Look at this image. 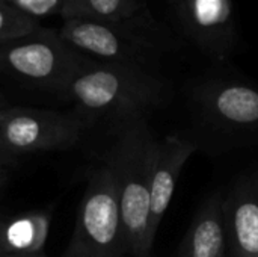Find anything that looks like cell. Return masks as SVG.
<instances>
[{
	"label": "cell",
	"instance_id": "cell-16",
	"mask_svg": "<svg viewBox=\"0 0 258 257\" xmlns=\"http://www.w3.org/2000/svg\"><path fill=\"white\" fill-rule=\"evenodd\" d=\"M14 159H15V158H14V156H11V155H9V153L2 147V144H0V164L8 167V165H11V164L14 162Z\"/></svg>",
	"mask_w": 258,
	"mask_h": 257
},
{
	"label": "cell",
	"instance_id": "cell-7",
	"mask_svg": "<svg viewBox=\"0 0 258 257\" xmlns=\"http://www.w3.org/2000/svg\"><path fill=\"white\" fill-rule=\"evenodd\" d=\"M186 33L209 55L224 59L234 44L231 0H177Z\"/></svg>",
	"mask_w": 258,
	"mask_h": 257
},
{
	"label": "cell",
	"instance_id": "cell-10",
	"mask_svg": "<svg viewBox=\"0 0 258 257\" xmlns=\"http://www.w3.org/2000/svg\"><path fill=\"white\" fill-rule=\"evenodd\" d=\"M50 223L48 211L0 214V257H50L45 251Z\"/></svg>",
	"mask_w": 258,
	"mask_h": 257
},
{
	"label": "cell",
	"instance_id": "cell-12",
	"mask_svg": "<svg viewBox=\"0 0 258 257\" xmlns=\"http://www.w3.org/2000/svg\"><path fill=\"white\" fill-rule=\"evenodd\" d=\"M227 230L218 197L207 201L186 232L175 257H224Z\"/></svg>",
	"mask_w": 258,
	"mask_h": 257
},
{
	"label": "cell",
	"instance_id": "cell-14",
	"mask_svg": "<svg viewBox=\"0 0 258 257\" xmlns=\"http://www.w3.org/2000/svg\"><path fill=\"white\" fill-rule=\"evenodd\" d=\"M41 26L14 6L0 0V47Z\"/></svg>",
	"mask_w": 258,
	"mask_h": 257
},
{
	"label": "cell",
	"instance_id": "cell-9",
	"mask_svg": "<svg viewBox=\"0 0 258 257\" xmlns=\"http://www.w3.org/2000/svg\"><path fill=\"white\" fill-rule=\"evenodd\" d=\"M201 105L222 129L258 126V91L245 85H218L201 92Z\"/></svg>",
	"mask_w": 258,
	"mask_h": 257
},
{
	"label": "cell",
	"instance_id": "cell-8",
	"mask_svg": "<svg viewBox=\"0 0 258 257\" xmlns=\"http://www.w3.org/2000/svg\"><path fill=\"white\" fill-rule=\"evenodd\" d=\"M195 148L197 147L192 141L180 135H169L156 142L148 224V245L151 250L160 221L172 200L178 176Z\"/></svg>",
	"mask_w": 258,
	"mask_h": 257
},
{
	"label": "cell",
	"instance_id": "cell-3",
	"mask_svg": "<svg viewBox=\"0 0 258 257\" xmlns=\"http://www.w3.org/2000/svg\"><path fill=\"white\" fill-rule=\"evenodd\" d=\"M95 59L73 47L59 29L38 26L0 47V73L24 88L62 97Z\"/></svg>",
	"mask_w": 258,
	"mask_h": 257
},
{
	"label": "cell",
	"instance_id": "cell-6",
	"mask_svg": "<svg viewBox=\"0 0 258 257\" xmlns=\"http://www.w3.org/2000/svg\"><path fill=\"white\" fill-rule=\"evenodd\" d=\"M86 124L76 114L53 109L0 108V144L14 158L74 147Z\"/></svg>",
	"mask_w": 258,
	"mask_h": 257
},
{
	"label": "cell",
	"instance_id": "cell-5",
	"mask_svg": "<svg viewBox=\"0 0 258 257\" xmlns=\"http://www.w3.org/2000/svg\"><path fill=\"white\" fill-rule=\"evenodd\" d=\"M150 24L151 18L119 23L74 18L63 20L59 32L73 47L98 62L148 70L157 53Z\"/></svg>",
	"mask_w": 258,
	"mask_h": 257
},
{
	"label": "cell",
	"instance_id": "cell-4",
	"mask_svg": "<svg viewBox=\"0 0 258 257\" xmlns=\"http://www.w3.org/2000/svg\"><path fill=\"white\" fill-rule=\"evenodd\" d=\"M127 256L112 170L103 162L89 176L79 204L73 236L62 257Z\"/></svg>",
	"mask_w": 258,
	"mask_h": 257
},
{
	"label": "cell",
	"instance_id": "cell-2",
	"mask_svg": "<svg viewBox=\"0 0 258 257\" xmlns=\"http://www.w3.org/2000/svg\"><path fill=\"white\" fill-rule=\"evenodd\" d=\"M156 142L145 117H138L119 124L104 158L116 182L125 248L132 257H151L148 224Z\"/></svg>",
	"mask_w": 258,
	"mask_h": 257
},
{
	"label": "cell",
	"instance_id": "cell-1",
	"mask_svg": "<svg viewBox=\"0 0 258 257\" xmlns=\"http://www.w3.org/2000/svg\"><path fill=\"white\" fill-rule=\"evenodd\" d=\"M168 89L162 79L147 68L95 61L65 89L60 98L71 101L76 115L88 123L112 120L124 123L145 117L166 101Z\"/></svg>",
	"mask_w": 258,
	"mask_h": 257
},
{
	"label": "cell",
	"instance_id": "cell-11",
	"mask_svg": "<svg viewBox=\"0 0 258 257\" xmlns=\"http://www.w3.org/2000/svg\"><path fill=\"white\" fill-rule=\"evenodd\" d=\"M224 211L233 256L258 257V180L239 185Z\"/></svg>",
	"mask_w": 258,
	"mask_h": 257
},
{
	"label": "cell",
	"instance_id": "cell-18",
	"mask_svg": "<svg viewBox=\"0 0 258 257\" xmlns=\"http://www.w3.org/2000/svg\"><path fill=\"white\" fill-rule=\"evenodd\" d=\"M224 257H227V256H224Z\"/></svg>",
	"mask_w": 258,
	"mask_h": 257
},
{
	"label": "cell",
	"instance_id": "cell-13",
	"mask_svg": "<svg viewBox=\"0 0 258 257\" xmlns=\"http://www.w3.org/2000/svg\"><path fill=\"white\" fill-rule=\"evenodd\" d=\"M60 18L119 23L151 17L141 0H65Z\"/></svg>",
	"mask_w": 258,
	"mask_h": 257
},
{
	"label": "cell",
	"instance_id": "cell-15",
	"mask_svg": "<svg viewBox=\"0 0 258 257\" xmlns=\"http://www.w3.org/2000/svg\"><path fill=\"white\" fill-rule=\"evenodd\" d=\"M5 3L14 6L29 18L41 21L44 18L60 15L65 6V0H3Z\"/></svg>",
	"mask_w": 258,
	"mask_h": 257
},
{
	"label": "cell",
	"instance_id": "cell-17",
	"mask_svg": "<svg viewBox=\"0 0 258 257\" xmlns=\"http://www.w3.org/2000/svg\"><path fill=\"white\" fill-rule=\"evenodd\" d=\"M8 179H9V170H8L6 165H2L0 164V189L6 185Z\"/></svg>",
	"mask_w": 258,
	"mask_h": 257
}]
</instances>
